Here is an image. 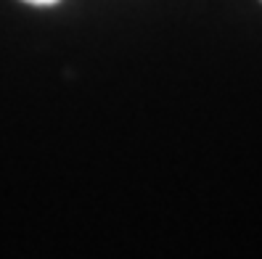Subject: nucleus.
Masks as SVG:
<instances>
[{
  "label": "nucleus",
  "mask_w": 262,
  "mask_h": 259,
  "mask_svg": "<svg viewBox=\"0 0 262 259\" xmlns=\"http://www.w3.org/2000/svg\"><path fill=\"white\" fill-rule=\"evenodd\" d=\"M24 3H32V6H56L58 0H24Z\"/></svg>",
  "instance_id": "f257e3e1"
}]
</instances>
